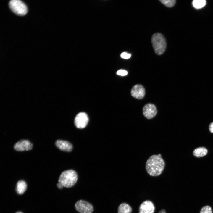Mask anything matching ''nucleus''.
<instances>
[{"mask_svg": "<svg viewBox=\"0 0 213 213\" xmlns=\"http://www.w3.org/2000/svg\"><path fill=\"white\" fill-rule=\"evenodd\" d=\"M161 156L160 154L153 155L147 160L146 164V169L150 175L157 176L163 172L165 163Z\"/></svg>", "mask_w": 213, "mask_h": 213, "instance_id": "obj_1", "label": "nucleus"}, {"mask_svg": "<svg viewBox=\"0 0 213 213\" xmlns=\"http://www.w3.org/2000/svg\"><path fill=\"white\" fill-rule=\"evenodd\" d=\"M155 207L154 204L151 201L146 200L140 205L139 213H154Z\"/></svg>", "mask_w": 213, "mask_h": 213, "instance_id": "obj_10", "label": "nucleus"}, {"mask_svg": "<svg viewBox=\"0 0 213 213\" xmlns=\"http://www.w3.org/2000/svg\"><path fill=\"white\" fill-rule=\"evenodd\" d=\"M27 185L24 180H20L17 182L16 185V190L19 194H23L26 190Z\"/></svg>", "mask_w": 213, "mask_h": 213, "instance_id": "obj_12", "label": "nucleus"}, {"mask_svg": "<svg viewBox=\"0 0 213 213\" xmlns=\"http://www.w3.org/2000/svg\"><path fill=\"white\" fill-rule=\"evenodd\" d=\"M78 179V175L76 172L72 170H69L62 173L59 176L58 183L63 187L70 188L75 184Z\"/></svg>", "mask_w": 213, "mask_h": 213, "instance_id": "obj_2", "label": "nucleus"}, {"mask_svg": "<svg viewBox=\"0 0 213 213\" xmlns=\"http://www.w3.org/2000/svg\"><path fill=\"white\" fill-rule=\"evenodd\" d=\"M159 1L164 5L168 7H173L176 3L175 0H161Z\"/></svg>", "mask_w": 213, "mask_h": 213, "instance_id": "obj_16", "label": "nucleus"}, {"mask_svg": "<svg viewBox=\"0 0 213 213\" xmlns=\"http://www.w3.org/2000/svg\"><path fill=\"white\" fill-rule=\"evenodd\" d=\"M57 185L58 188L60 189H62L63 187L62 185L59 183H57Z\"/></svg>", "mask_w": 213, "mask_h": 213, "instance_id": "obj_21", "label": "nucleus"}, {"mask_svg": "<svg viewBox=\"0 0 213 213\" xmlns=\"http://www.w3.org/2000/svg\"><path fill=\"white\" fill-rule=\"evenodd\" d=\"M55 145L61 151L70 152L72 149V146L70 142L65 141L58 140L56 141Z\"/></svg>", "mask_w": 213, "mask_h": 213, "instance_id": "obj_11", "label": "nucleus"}, {"mask_svg": "<svg viewBox=\"0 0 213 213\" xmlns=\"http://www.w3.org/2000/svg\"><path fill=\"white\" fill-rule=\"evenodd\" d=\"M89 119L87 114L84 112H81L77 114L74 120L76 127L78 128L82 129L86 127L88 124Z\"/></svg>", "mask_w": 213, "mask_h": 213, "instance_id": "obj_6", "label": "nucleus"}, {"mask_svg": "<svg viewBox=\"0 0 213 213\" xmlns=\"http://www.w3.org/2000/svg\"><path fill=\"white\" fill-rule=\"evenodd\" d=\"M33 144L27 140H21L16 143L14 146L15 150L18 151H29L32 149Z\"/></svg>", "mask_w": 213, "mask_h": 213, "instance_id": "obj_8", "label": "nucleus"}, {"mask_svg": "<svg viewBox=\"0 0 213 213\" xmlns=\"http://www.w3.org/2000/svg\"><path fill=\"white\" fill-rule=\"evenodd\" d=\"M207 149L204 147H199L193 151V155L197 157H201L205 156L207 153Z\"/></svg>", "mask_w": 213, "mask_h": 213, "instance_id": "obj_14", "label": "nucleus"}, {"mask_svg": "<svg viewBox=\"0 0 213 213\" xmlns=\"http://www.w3.org/2000/svg\"><path fill=\"white\" fill-rule=\"evenodd\" d=\"M131 54L127 53L124 52L121 54V57L122 58L124 59H128L131 57Z\"/></svg>", "mask_w": 213, "mask_h": 213, "instance_id": "obj_19", "label": "nucleus"}, {"mask_svg": "<svg viewBox=\"0 0 213 213\" xmlns=\"http://www.w3.org/2000/svg\"><path fill=\"white\" fill-rule=\"evenodd\" d=\"M143 114L148 119L154 117L156 114L157 110L154 105L151 103L146 104L143 109Z\"/></svg>", "mask_w": 213, "mask_h": 213, "instance_id": "obj_7", "label": "nucleus"}, {"mask_svg": "<svg viewBox=\"0 0 213 213\" xmlns=\"http://www.w3.org/2000/svg\"><path fill=\"white\" fill-rule=\"evenodd\" d=\"M132 96L139 99H142L145 94V89L141 85L137 84L134 86L131 90Z\"/></svg>", "mask_w": 213, "mask_h": 213, "instance_id": "obj_9", "label": "nucleus"}, {"mask_svg": "<svg viewBox=\"0 0 213 213\" xmlns=\"http://www.w3.org/2000/svg\"><path fill=\"white\" fill-rule=\"evenodd\" d=\"M76 210L80 213H92L93 208L92 205L85 201L80 200L75 205Z\"/></svg>", "mask_w": 213, "mask_h": 213, "instance_id": "obj_5", "label": "nucleus"}, {"mask_svg": "<svg viewBox=\"0 0 213 213\" xmlns=\"http://www.w3.org/2000/svg\"><path fill=\"white\" fill-rule=\"evenodd\" d=\"M200 213H212V210L210 206H205L201 209Z\"/></svg>", "mask_w": 213, "mask_h": 213, "instance_id": "obj_17", "label": "nucleus"}, {"mask_svg": "<svg viewBox=\"0 0 213 213\" xmlns=\"http://www.w3.org/2000/svg\"><path fill=\"white\" fill-rule=\"evenodd\" d=\"M132 211L131 207L126 203H121L118 209V213H131Z\"/></svg>", "mask_w": 213, "mask_h": 213, "instance_id": "obj_13", "label": "nucleus"}, {"mask_svg": "<svg viewBox=\"0 0 213 213\" xmlns=\"http://www.w3.org/2000/svg\"><path fill=\"white\" fill-rule=\"evenodd\" d=\"M15 213H22L21 212H16Z\"/></svg>", "mask_w": 213, "mask_h": 213, "instance_id": "obj_23", "label": "nucleus"}, {"mask_svg": "<svg viewBox=\"0 0 213 213\" xmlns=\"http://www.w3.org/2000/svg\"><path fill=\"white\" fill-rule=\"evenodd\" d=\"M158 213H166V212L164 209H163L159 211Z\"/></svg>", "mask_w": 213, "mask_h": 213, "instance_id": "obj_22", "label": "nucleus"}, {"mask_svg": "<svg viewBox=\"0 0 213 213\" xmlns=\"http://www.w3.org/2000/svg\"><path fill=\"white\" fill-rule=\"evenodd\" d=\"M209 129L210 132L213 133V122H212L210 124L209 126Z\"/></svg>", "mask_w": 213, "mask_h": 213, "instance_id": "obj_20", "label": "nucleus"}, {"mask_svg": "<svg viewBox=\"0 0 213 213\" xmlns=\"http://www.w3.org/2000/svg\"><path fill=\"white\" fill-rule=\"evenodd\" d=\"M151 41L154 51L157 55H161L165 52L167 47L166 41L162 34L156 33L154 34Z\"/></svg>", "mask_w": 213, "mask_h": 213, "instance_id": "obj_3", "label": "nucleus"}, {"mask_svg": "<svg viewBox=\"0 0 213 213\" xmlns=\"http://www.w3.org/2000/svg\"><path fill=\"white\" fill-rule=\"evenodd\" d=\"M117 75L122 76H124L127 75L128 74V72L127 71L124 70H120L117 72Z\"/></svg>", "mask_w": 213, "mask_h": 213, "instance_id": "obj_18", "label": "nucleus"}, {"mask_svg": "<svg viewBox=\"0 0 213 213\" xmlns=\"http://www.w3.org/2000/svg\"><path fill=\"white\" fill-rule=\"evenodd\" d=\"M9 5L11 10L18 15H24L28 12L26 5L20 0H11L9 2Z\"/></svg>", "mask_w": 213, "mask_h": 213, "instance_id": "obj_4", "label": "nucleus"}, {"mask_svg": "<svg viewBox=\"0 0 213 213\" xmlns=\"http://www.w3.org/2000/svg\"><path fill=\"white\" fill-rule=\"evenodd\" d=\"M192 4L195 8L200 9L206 5V1L205 0H195L193 1Z\"/></svg>", "mask_w": 213, "mask_h": 213, "instance_id": "obj_15", "label": "nucleus"}]
</instances>
